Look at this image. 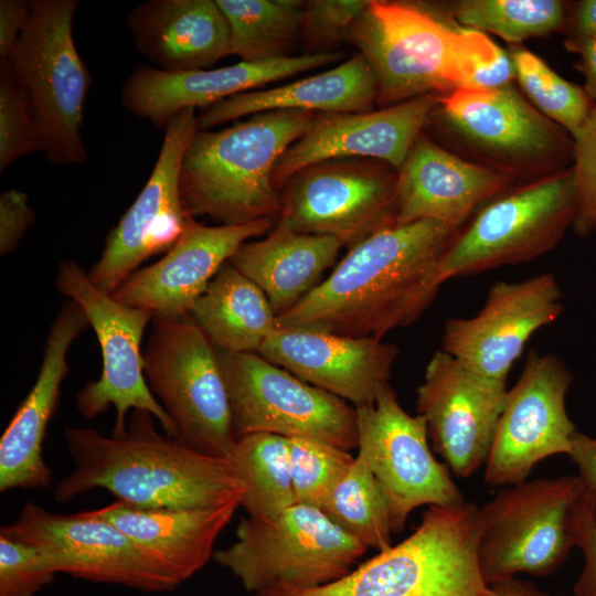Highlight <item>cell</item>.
Here are the masks:
<instances>
[{
    "mask_svg": "<svg viewBox=\"0 0 596 596\" xmlns=\"http://www.w3.org/2000/svg\"><path fill=\"white\" fill-rule=\"evenodd\" d=\"M461 227L425 220L376 232L278 316V328L382 339L413 323L443 285L441 259Z\"/></svg>",
    "mask_w": 596,
    "mask_h": 596,
    "instance_id": "cell-1",
    "label": "cell"
},
{
    "mask_svg": "<svg viewBox=\"0 0 596 596\" xmlns=\"http://www.w3.org/2000/svg\"><path fill=\"white\" fill-rule=\"evenodd\" d=\"M152 414L129 413L121 433L66 427L64 438L74 469L54 489L68 502L102 488L117 501L143 509H206L238 502L245 483L228 457L194 451L160 435Z\"/></svg>",
    "mask_w": 596,
    "mask_h": 596,
    "instance_id": "cell-2",
    "label": "cell"
},
{
    "mask_svg": "<svg viewBox=\"0 0 596 596\" xmlns=\"http://www.w3.org/2000/svg\"><path fill=\"white\" fill-rule=\"evenodd\" d=\"M345 42L369 63L382 107L469 87L503 50L488 34L461 28L428 4L387 0H370Z\"/></svg>",
    "mask_w": 596,
    "mask_h": 596,
    "instance_id": "cell-3",
    "label": "cell"
},
{
    "mask_svg": "<svg viewBox=\"0 0 596 596\" xmlns=\"http://www.w3.org/2000/svg\"><path fill=\"white\" fill-rule=\"evenodd\" d=\"M316 113L272 110L220 130L194 134L182 160L179 189L185 211L219 225L278 217L273 182L283 153L311 126Z\"/></svg>",
    "mask_w": 596,
    "mask_h": 596,
    "instance_id": "cell-4",
    "label": "cell"
},
{
    "mask_svg": "<svg viewBox=\"0 0 596 596\" xmlns=\"http://www.w3.org/2000/svg\"><path fill=\"white\" fill-rule=\"evenodd\" d=\"M480 508L429 507L404 541L341 578L312 588L277 587L252 596H491L481 576Z\"/></svg>",
    "mask_w": 596,
    "mask_h": 596,
    "instance_id": "cell-5",
    "label": "cell"
},
{
    "mask_svg": "<svg viewBox=\"0 0 596 596\" xmlns=\"http://www.w3.org/2000/svg\"><path fill=\"white\" fill-rule=\"evenodd\" d=\"M430 119L457 155L514 181L572 167L573 137L513 85L460 88L438 98Z\"/></svg>",
    "mask_w": 596,
    "mask_h": 596,
    "instance_id": "cell-6",
    "label": "cell"
},
{
    "mask_svg": "<svg viewBox=\"0 0 596 596\" xmlns=\"http://www.w3.org/2000/svg\"><path fill=\"white\" fill-rule=\"evenodd\" d=\"M77 0H32L29 15L4 62L22 87L43 152L55 166L87 159L81 134L91 84L73 38Z\"/></svg>",
    "mask_w": 596,
    "mask_h": 596,
    "instance_id": "cell-7",
    "label": "cell"
},
{
    "mask_svg": "<svg viewBox=\"0 0 596 596\" xmlns=\"http://www.w3.org/2000/svg\"><path fill=\"white\" fill-rule=\"evenodd\" d=\"M236 536L235 543L213 557L253 594L334 582L351 572L369 550L321 509L298 503L270 519L247 515Z\"/></svg>",
    "mask_w": 596,
    "mask_h": 596,
    "instance_id": "cell-8",
    "label": "cell"
},
{
    "mask_svg": "<svg viewBox=\"0 0 596 596\" xmlns=\"http://www.w3.org/2000/svg\"><path fill=\"white\" fill-rule=\"evenodd\" d=\"M576 207L572 167L510 187L458 231L441 259L443 284L552 251L572 227Z\"/></svg>",
    "mask_w": 596,
    "mask_h": 596,
    "instance_id": "cell-9",
    "label": "cell"
},
{
    "mask_svg": "<svg viewBox=\"0 0 596 596\" xmlns=\"http://www.w3.org/2000/svg\"><path fill=\"white\" fill-rule=\"evenodd\" d=\"M148 386L168 414L171 439L227 457L237 439L215 347L190 316L153 318L142 351Z\"/></svg>",
    "mask_w": 596,
    "mask_h": 596,
    "instance_id": "cell-10",
    "label": "cell"
},
{
    "mask_svg": "<svg viewBox=\"0 0 596 596\" xmlns=\"http://www.w3.org/2000/svg\"><path fill=\"white\" fill-rule=\"evenodd\" d=\"M584 496L579 477L565 476L505 487L483 504L478 562L485 583L554 573L576 546Z\"/></svg>",
    "mask_w": 596,
    "mask_h": 596,
    "instance_id": "cell-11",
    "label": "cell"
},
{
    "mask_svg": "<svg viewBox=\"0 0 596 596\" xmlns=\"http://www.w3.org/2000/svg\"><path fill=\"white\" fill-rule=\"evenodd\" d=\"M236 437L269 433L358 448L355 407L255 352L216 349Z\"/></svg>",
    "mask_w": 596,
    "mask_h": 596,
    "instance_id": "cell-12",
    "label": "cell"
},
{
    "mask_svg": "<svg viewBox=\"0 0 596 596\" xmlns=\"http://www.w3.org/2000/svg\"><path fill=\"white\" fill-rule=\"evenodd\" d=\"M55 287L81 307L102 352L100 376L87 382L76 395L79 414L94 418L113 406L116 411L113 433H121L131 411H147L172 438L170 418L150 391L143 372L141 343L152 313L117 301L96 286L76 260L60 263Z\"/></svg>",
    "mask_w": 596,
    "mask_h": 596,
    "instance_id": "cell-13",
    "label": "cell"
},
{
    "mask_svg": "<svg viewBox=\"0 0 596 596\" xmlns=\"http://www.w3.org/2000/svg\"><path fill=\"white\" fill-rule=\"evenodd\" d=\"M397 170L369 159L308 166L284 185L277 224L353 247L395 224Z\"/></svg>",
    "mask_w": 596,
    "mask_h": 596,
    "instance_id": "cell-14",
    "label": "cell"
},
{
    "mask_svg": "<svg viewBox=\"0 0 596 596\" xmlns=\"http://www.w3.org/2000/svg\"><path fill=\"white\" fill-rule=\"evenodd\" d=\"M0 534L36 546L56 574L146 593L170 592L180 585L121 530L89 511L64 515L26 502Z\"/></svg>",
    "mask_w": 596,
    "mask_h": 596,
    "instance_id": "cell-15",
    "label": "cell"
},
{
    "mask_svg": "<svg viewBox=\"0 0 596 596\" xmlns=\"http://www.w3.org/2000/svg\"><path fill=\"white\" fill-rule=\"evenodd\" d=\"M358 454L363 456L400 532L421 505L455 507L465 498L448 469L433 455L425 418L408 414L390 384L374 403L355 407Z\"/></svg>",
    "mask_w": 596,
    "mask_h": 596,
    "instance_id": "cell-16",
    "label": "cell"
},
{
    "mask_svg": "<svg viewBox=\"0 0 596 596\" xmlns=\"http://www.w3.org/2000/svg\"><path fill=\"white\" fill-rule=\"evenodd\" d=\"M574 380L562 359L532 351L513 387L507 392L485 480L509 487L524 482L541 460L568 455L577 432L566 411L565 398Z\"/></svg>",
    "mask_w": 596,
    "mask_h": 596,
    "instance_id": "cell-17",
    "label": "cell"
},
{
    "mask_svg": "<svg viewBox=\"0 0 596 596\" xmlns=\"http://www.w3.org/2000/svg\"><path fill=\"white\" fill-rule=\"evenodd\" d=\"M198 129L193 108L177 113L166 125L146 184L109 232L99 259L87 272L103 290L111 294L143 260L169 251L193 217L183 206L179 177L184 153Z\"/></svg>",
    "mask_w": 596,
    "mask_h": 596,
    "instance_id": "cell-18",
    "label": "cell"
},
{
    "mask_svg": "<svg viewBox=\"0 0 596 596\" xmlns=\"http://www.w3.org/2000/svg\"><path fill=\"white\" fill-rule=\"evenodd\" d=\"M507 386L470 370L443 350L428 361L417 389V412L435 451L458 478L485 466L502 413Z\"/></svg>",
    "mask_w": 596,
    "mask_h": 596,
    "instance_id": "cell-19",
    "label": "cell"
},
{
    "mask_svg": "<svg viewBox=\"0 0 596 596\" xmlns=\"http://www.w3.org/2000/svg\"><path fill=\"white\" fill-rule=\"evenodd\" d=\"M563 309L552 274L499 281L477 315L446 321L440 350L480 375L505 383L531 336L555 322Z\"/></svg>",
    "mask_w": 596,
    "mask_h": 596,
    "instance_id": "cell-20",
    "label": "cell"
},
{
    "mask_svg": "<svg viewBox=\"0 0 596 596\" xmlns=\"http://www.w3.org/2000/svg\"><path fill=\"white\" fill-rule=\"evenodd\" d=\"M275 219L241 225L206 226L192 217L175 244L158 262L130 274L113 292L119 302L153 318L188 317L219 270L241 245L268 233Z\"/></svg>",
    "mask_w": 596,
    "mask_h": 596,
    "instance_id": "cell-21",
    "label": "cell"
},
{
    "mask_svg": "<svg viewBox=\"0 0 596 596\" xmlns=\"http://www.w3.org/2000/svg\"><path fill=\"white\" fill-rule=\"evenodd\" d=\"M438 98L423 96L364 113L317 114L307 132L277 161L274 185L279 191L301 169L334 159L375 160L398 170Z\"/></svg>",
    "mask_w": 596,
    "mask_h": 596,
    "instance_id": "cell-22",
    "label": "cell"
},
{
    "mask_svg": "<svg viewBox=\"0 0 596 596\" xmlns=\"http://www.w3.org/2000/svg\"><path fill=\"white\" fill-rule=\"evenodd\" d=\"M340 58V52L304 53L181 73L143 65L135 68L125 81L121 99L132 115L164 129L169 119L183 109H204L237 94L333 64Z\"/></svg>",
    "mask_w": 596,
    "mask_h": 596,
    "instance_id": "cell-23",
    "label": "cell"
},
{
    "mask_svg": "<svg viewBox=\"0 0 596 596\" xmlns=\"http://www.w3.org/2000/svg\"><path fill=\"white\" fill-rule=\"evenodd\" d=\"M257 353L356 407L374 403L389 384L398 348L375 338L277 328Z\"/></svg>",
    "mask_w": 596,
    "mask_h": 596,
    "instance_id": "cell-24",
    "label": "cell"
},
{
    "mask_svg": "<svg viewBox=\"0 0 596 596\" xmlns=\"http://www.w3.org/2000/svg\"><path fill=\"white\" fill-rule=\"evenodd\" d=\"M88 327L81 307L66 299L47 332L35 382L1 436V492L51 485L52 472L42 455L43 441L70 371L68 351Z\"/></svg>",
    "mask_w": 596,
    "mask_h": 596,
    "instance_id": "cell-25",
    "label": "cell"
},
{
    "mask_svg": "<svg viewBox=\"0 0 596 596\" xmlns=\"http://www.w3.org/2000/svg\"><path fill=\"white\" fill-rule=\"evenodd\" d=\"M513 183L422 134L397 170L395 224L433 220L461 227Z\"/></svg>",
    "mask_w": 596,
    "mask_h": 596,
    "instance_id": "cell-26",
    "label": "cell"
},
{
    "mask_svg": "<svg viewBox=\"0 0 596 596\" xmlns=\"http://www.w3.org/2000/svg\"><path fill=\"white\" fill-rule=\"evenodd\" d=\"M127 25L137 50L163 72L209 70L230 55V28L216 0L145 1Z\"/></svg>",
    "mask_w": 596,
    "mask_h": 596,
    "instance_id": "cell-27",
    "label": "cell"
},
{
    "mask_svg": "<svg viewBox=\"0 0 596 596\" xmlns=\"http://www.w3.org/2000/svg\"><path fill=\"white\" fill-rule=\"evenodd\" d=\"M240 505L143 509L115 501L88 511L121 530L182 584L207 563L217 536Z\"/></svg>",
    "mask_w": 596,
    "mask_h": 596,
    "instance_id": "cell-28",
    "label": "cell"
},
{
    "mask_svg": "<svg viewBox=\"0 0 596 596\" xmlns=\"http://www.w3.org/2000/svg\"><path fill=\"white\" fill-rule=\"evenodd\" d=\"M376 81L360 54L328 71L267 89H255L221 100L198 116L199 130L272 110L364 113L376 103Z\"/></svg>",
    "mask_w": 596,
    "mask_h": 596,
    "instance_id": "cell-29",
    "label": "cell"
},
{
    "mask_svg": "<svg viewBox=\"0 0 596 596\" xmlns=\"http://www.w3.org/2000/svg\"><path fill=\"white\" fill-rule=\"evenodd\" d=\"M342 246L332 236L276 224L262 240L241 245L228 263L260 288L278 317L321 283Z\"/></svg>",
    "mask_w": 596,
    "mask_h": 596,
    "instance_id": "cell-30",
    "label": "cell"
},
{
    "mask_svg": "<svg viewBox=\"0 0 596 596\" xmlns=\"http://www.w3.org/2000/svg\"><path fill=\"white\" fill-rule=\"evenodd\" d=\"M189 316L216 349L227 352L257 353L278 328L277 316L265 294L228 262Z\"/></svg>",
    "mask_w": 596,
    "mask_h": 596,
    "instance_id": "cell-31",
    "label": "cell"
},
{
    "mask_svg": "<svg viewBox=\"0 0 596 596\" xmlns=\"http://www.w3.org/2000/svg\"><path fill=\"white\" fill-rule=\"evenodd\" d=\"M230 28V55L244 62L292 56L300 38L305 1L216 0Z\"/></svg>",
    "mask_w": 596,
    "mask_h": 596,
    "instance_id": "cell-32",
    "label": "cell"
},
{
    "mask_svg": "<svg viewBox=\"0 0 596 596\" xmlns=\"http://www.w3.org/2000/svg\"><path fill=\"white\" fill-rule=\"evenodd\" d=\"M429 6V4H428ZM450 22L494 34L511 45L531 38L563 33L570 2L562 0H458L429 6Z\"/></svg>",
    "mask_w": 596,
    "mask_h": 596,
    "instance_id": "cell-33",
    "label": "cell"
},
{
    "mask_svg": "<svg viewBox=\"0 0 596 596\" xmlns=\"http://www.w3.org/2000/svg\"><path fill=\"white\" fill-rule=\"evenodd\" d=\"M227 457L245 483L241 505L248 515L270 519L295 504L287 437L243 435Z\"/></svg>",
    "mask_w": 596,
    "mask_h": 596,
    "instance_id": "cell-34",
    "label": "cell"
},
{
    "mask_svg": "<svg viewBox=\"0 0 596 596\" xmlns=\"http://www.w3.org/2000/svg\"><path fill=\"white\" fill-rule=\"evenodd\" d=\"M321 510L369 549L381 552L392 546L394 529L387 500L360 454Z\"/></svg>",
    "mask_w": 596,
    "mask_h": 596,
    "instance_id": "cell-35",
    "label": "cell"
},
{
    "mask_svg": "<svg viewBox=\"0 0 596 596\" xmlns=\"http://www.w3.org/2000/svg\"><path fill=\"white\" fill-rule=\"evenodd\" d=\"M508 52L522 94L542 115L574 137L596 106L584 86L563 78L522 45H510Z\"/></svg>",
    "mask_w": 596,
    "mask_h": 596,
    "instance_id": "cell-36",
    "label": "cell"
},
{
    "mask_svg": "<svg viewBox=\"0 0 596 596\" xmlns=\"http://www.w3.org/2000/svg\"><path fill=\"white\" fill-rule=\"evenodd\" d=\"M287 440L295 503L321 509L354 457L349 450L320 440Z\"/></svg>",
    "mask_w": 596,
    "mask_h": 596,
    "instance_id": "cell-37",
    "label": "cell"
},
{
    "mask_svg": "<svg viewBox=\"0 0 596 596\" xmlns=\"http://www.w3.org/2000/svg\"><path fill=\"white\" fill-rule=\"evenodd\" d=\"M43 152L28 98L4 62L0 63V171L18 159Z\"/></svg>",
    "mask_w": 596,
    "mask_h": 596,
    "instance_id": "cell-38",
    "label": "cell"
},
{
    "mask_svg": "<svg viewBox=\"0 0 596 596\" xmlns=\"http://www.w3.org/2000/svg\"><path fill=\"white\" fill-rule=\"evenodd\" d=\"M55 575L36 546L0 534V596H35Z\"/></svg>",
    "mask_w": 596,
    "mask_h": 596,
    "instance_id": "cell-39",
    "label": "cell"
},
{
    "mask_svg": "<svg viewBox=\"0 0 596 596\" xmlns=\"http://www.w3.org/2000/svg\"><path fill=\"white\" fill-rule=\"evenodd\" d=\"M370 0L305 1L300 39L307 54L326 53L322 49L345 41L352 25L364 13Z\"/></svg>",
    "mask_w": 596,
    "mask_h": 596,
    "instance_id": "cell-40",
    "label": "cell"
},
{
    "mask_svg": "<svg viewBox=\"0 0 596 596\" xmlns=\"http://www.w3.org/2000/svg\"><path fill=\"white\" fill-rule=\"evenodd\" d=\"M573 139L572 170L577 207L572 230L586 236L596 231V106Z\"/></svg>",
    "mask_w": 596,
    "mask_h": 596,
    "instance_id": "cell-41",
    "label": "cell"
},
{
    "mask_svg": "<svg viewBox=\"0 0 596 596\" xmlns=\"http://www.w3.org/2000/svg\"><path fill=\"white\" fill-rule=\"evenodd\" d=\"M35 220L26 193L10 189L0 195V254L13 252Z\"/></svg>",
    "mask_w": 596,
    "mask_h": 596,
    "instance_id": "cell-42",
    "label": "cell"
},
{
    "mask_svg": "<svg viewBox=\"0 0 596 596\" xmlns=\"http://www.w3.org/2000/svg\"><path fill=\"white\" fill-rule=\"evenodd\" d=\"M576 546L585 557V565L574 587L575 596H596V510L585 491L576 529Z\"/></svg>",
    "mask_w": 596,
    "mask_h": 596,
    "instance_id": "cell-43",
    "label": "cell"
},
{
    "mask_svg": "<svg viewBox=\"0 0 596 596\" xmlns=\"http://www.w3.org/2000/svg\"><path fill=\"white\" fill-rule=\"evenodd\" d=\"M30 1H0V57L6 61L12 52L29 15Z\"/></svg>",
    "mask_w": 596,
    "mask_h": 596,
    "instance_id": "cell-44",
    "label": "cell"
},
{
    "mask_svg": "<svg viewBox=\"0 0 596 596\" xmlns=\"http://www.w3.org/2000/svg\"><path fill=\"white\" fill-rule=\"evenodd\" d=\"M568 456L577 466V476L596 510V438L577 430L573 436Z\"/></svg>",
    "mask_w": 596,
    "mask_h": 596,
    "instance_id": "cell-45",
    "label": "cell"
},
{
    "mask_svg": "<svg viewBox=\"0 0 596 596\" xmlns=\"http://www.w3.org/2000/svg\"><path fill=\"white\" fill-rule=\"evenodd\" d=\"M563 34L564 42L596 36V0L570 2L568 15Z\"/></svg>",
    "mask_w": 596,
    "mask_h": 596,
    "instance_id": "cell-46",
    "label": "cell"
},
{
    "mask_svg": "<svg viewBox=\"0 0 596 596\" xmlns=\"http://www.w3.org/2000/svg\"><path fill=\"white\" fill-rule=\"evenodd\" d=\"M564 44L570 52L578 55L575 67L584 75V88L596 103V36Z\"/></svg>",
    "mask_w": 596,
    "mask_h": 596,
    "instance_id": "cell-47",
    "label": "cell"
},
{
    "mask_svg": "<svg viewBox=\"0 0 596 596\" xmlns=\"http://www.w3.org/2000/svg\"><path fill=\"white\" fill-rule=\"evenodd\" d=\"M491 596H554L547 594L534 584L515 577L499 581L489 585Z\"/></svg>",
    "mask_w": 596,
    "mask_h": 596,
    "instance_id": "cell-48",
    "label": "cell"
}]
</instances>
